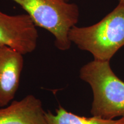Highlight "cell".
Masks as SVG:
<instances>
[{
  "mask_svg": "<svg viewBox=\"0 0 124 124\" xmlns=\"http://www.w3.org/2000/svg\"><path fill=\"white\" fill-rule=\"evenodd\" d=\"M79 77L92 89V116L104 120L124 117V82L113 72L110 61L89 62L80 69Z\"/></svg>",
  "mask_w": 124,
  "mask_h": 124,
  "instance_id": "1",
  "label": "cell"
},
{
  "mask_svg": "<svg viewBox=\"0 0 124 124\" xmlns=\"http://www.w3.org/2000/svg\"><path fill=\"white\" fill-rule=\"evenodd\" d=\"M119 3H121V4H124V0H118Z\"/></svg>",
  "mask_w": 124,
  "mask_h": 124,
  "instance_id": "8",
  "label": "cell"
},
{
  "mask_svg": "<svg viewBox=\"0 0 124 124\" xmlns=\"http://www.w3.org/2000/svg\"><path fill=\"white\" fill-rule=\"evenodd\" d=\"M69 39L80 49L87 51L94 59L110 61L124 46V4L118 3L101 21L89 27L74 26Z\"/></svg>",
  "mask_w": 124,
  "mask_h": 124,
  "instance_id": "2",
  "label": "cell"
},
{
  "mask_svg": "<svg viewBox=\"0 0 124 124\" xmlns=\"http://www.w3.org/2000/svg\"><path fill=\"white\" fill-rule=\"evenodd\" d=\"M36 27L27 14L11 16L0 11V45L23 55L31 53L38 43Z\"/></svg>",
  "mask_w": 124,
  "mask_h": 124,
  "instance_id": "4",
  "label": "cell"
},
{
  "mask_svg": "<svg viewBox=\"0 0 124 124\" xmlns=\"http://www.w3.org/2000/svg\"><path fill=\"white\" fill-rule=\"evenodd\" d=\"M23 66V54L0 45V107L7 106L15 98Z\"/></svg>",
  "mask_w": 124,
  "mask_h": 124,
  "instance_id": "5",
  "label": "cell"
},
{
  "mask_svg": "<svg viewBox=\"0 0 124 124\" xmlns=\"http://www.w3.org/2000/svg\"><path fill=\"white\" fill-rule=\"evenodd\" d=\"M27 13L36 26L46 29L55 38L57 48L67 51L72 43L69 32L78 24L79 9L75 4L63 0H12Z\"/></svg>",
  "mask_w": 124,
  "mask_h": 124,
  "instance_id": "3",
  "label": "cell"
},
{
  "mask_svg": "<svg viewBox=\"0 0 124 124\" xmlns=\"http://www.w3.org/2000/svg\"><path fill=\"white\" fill-rule=\"evenodd\" d=\"M42 102L33 95L0 108V124H48Z\"/></svg>",
  "mask_w": 124,
  "mask_h": 124,
  "instance_id": "6",
  "label": "cell"
},
{
  "mask_svg": "<svg viewBox=\"0 0 124 124\" xmlns=\"http://www.w3.org/2000/svg\"><path fill=\"white\" fill-rule=\"evenodd\" d=\"M48 124H124V117L119 120H104L96 117H85L77 115L59 106L54 114L46 111Z\"/></svg>",
  "mask_w": 124,
  "mask_h": 124,
  "instance_id": "7",
  "label": "cell"
},
{
  "mask_svg": "<svg viewBox=\"0 0 124 124\" xmlns=\"http://www.w3.org/2000/svg\"><path fill=\"white\" fill-rule=\"evenodd\" d=\"M63 1H66V2H69V1H70V0H63Z\"/></svg>",
  "mask_w": 124,
  "mask_h": 124,
  "instance_id": "9",
  "label": "cell"
}]
</instances>
